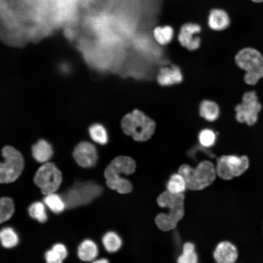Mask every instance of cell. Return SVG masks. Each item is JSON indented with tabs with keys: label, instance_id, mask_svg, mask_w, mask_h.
Listing matches in <instances>:
<instances>
[{
	"label": "cell",
	"instance_id": "1",
	"mask_svg": "<svg viewBox=\"0 0 263 263\" xmlns=\"http://www.w3.org/2000/svg\"><path fill=\"white\" fill-rule=\"evenodd\" d=\"M178 172L184 177L187 188L192 190H202L210 185L217 175L215 166L207 160L201 161L195 168L182 165Z\"/></svg>",
	"mask_w": 263,
	"mask_h": 263
},
{
	"label": "cell",
	"instance_id": "2",
	"mask_svg": "<svg viewBox=\"0 0 263 263\" xmlns=\"http://www.w3.org/2000/svg\"><path fill=\"white\" fill-rule=\"evenodd\" d=\"M124 132L137 141H144L153 134L155 124L153 120L138 110L126 114L121 122Z\"/></svg>",
	"mask_w": 263,
	"mask_h": 263
},
{
	"label": "cell",
	"instance_id": "3",
	"mask_svg": "<svg viewBox=\"0 0 263 263\" xmlns=\"http://www.w3.org/2000/svg\"><path fill=\"white\" fill-rule=\"evenodd\" d=\"M235 60L239 67L245 71L244 82L249 85H255L263 77V56L257 50L245 48L236 55Z\"/></svg>",
	"mask_w": 263,
	"mask_h": 263
},
{
	"label": "cell",
	"instance_id": "4",
	"mask_svg": "<svg viewBox=\"0 0 263 263\" xmlns=\"http://www.w3.org/2000/svg\"><path fill=\"white\" fill-rule=\"evenodd\" d=\"M103 188L93 181L77 182L62 194V199L67 208L89 204L100 195Z\"/></svg>",
	"mask_w": 263,
	"mask_h": 263
},
{
	"label": "cell",
	"instance_id": "5",
	"mask_svg": "<svg viewBox=\"0 0 263 263\" xmlns=\"http://www.w3.org/2000/svg\"><path fill=\"white\" fill-rule=\"evenodd\" d=\"M4 161L0 164V183L6 184L15 181L21 174L24 167L21 154L10 146L4 147L1 150Z\"/></svg>",
	"mask_w": 263,
	"mask_h": 263
},
{
	"label": "cell",
	"instance_id": "6",
	"mask_svg": "<svg viewBox=\"0 0 263 263\" xmlns=\"http://www.w3.org/2000/svg\"><path fill=\"white\" fill-rule=\"evenodd\" d=\"M249 166L247 156L228 155L217 159L215 168L217 175L224 180H229L242 175Z\"/></svg>",
	"mask_w": 263,
	"mask_h": 263
},
{
	"label": "cell",
	"instance_id": "7",
	"mask_svg": "<svg viewBox=\"0 0 263 263\" xmlns=\"http://www.w3.org/2000/svg\"><path fill=\"white\" fill-rule=\"evenodd\" d=\"M61 181V172L51 162H46L39 167L34 178V183L41 189L42 193L46 195L54 193Z\"/></svg>",
	"mask_w": 263,
	"mask_h": 263
},
{
	"label": "cell",
	"instance_id": "8",
	"mask_svg": "<svg viewBox=\"0 0 263 263\" xmlns=\"http://www.w3.org/2000/svg\"><path fill=\"white\" fill-rule=\"evenodd\" d=\"M261 108L256 92L253 91L246 92L243 96L242 102L235 107L236 119L239 122L253 125L257 121Z\"/></svg>",
	"mask_w": 263,
	"mask_h": 263
},
{
	"label": "cell",
	"instance_id": "9",
	"mask_svg": "<svg viewBox=\"0 0 263 263\" xmlns=\"http://www.w3.org/2000/svg\"><path fill=\"white\" fill-rule=\"evenodd\" d=\"M73 156L77 164L83 168H90L96 164L97 153L94 146L88 142L82 141L75 148Z\"/></svg>",
	"mask_w": 263,
	"mask_h": 263
},
{
	"label": "cell",
	"instance_id": "10",
	"mask_svg": "<svg viewBox=\"0 0 263 263\" xmlns=\"http://www.w3.org/2000/svg\"><path fill=\"white\" fill-rule=\"evenodd\" d=\"M201 31V26L196 23H188L180 28L178 38L180 44L189 50L198 49L200 45L201 39L195 35Z\"/></svg>",
	"mask_w": 263,
	"mask_h": 263
},
{
	"label": "cell",
	"instance_id": "11",
	"mask_svg": "<svg viewBox=\"0 0 263 263\" xmlns=\"http://www.w3.org/2000/svg\"><path fill=\"white\" fill-rule=\"evenodd\" d=\"M135 168L136 164L132 158L127 156H119L111 162L104 172L128 175L133 173Z\"/></svg>",
	"mask_w": 263,
	"mask_h": 263
},
{
	"label": "cell",
	"instance_id": "12",
	"mask_svg": "<svg viewBox=\"0 0 263 263\" xmlns=\"http://www.w3.org/2000/svg\"><path fill=\"white\" fill-rule=\"evenodd\" d=\"M213 256L218 263H233L238 259V250L231 243L223 241L216 245Z\"/></svg>",
	"mask_w": 263,
	"mask_h": 263
},
{
	"label": "cell",
	"instance_id": "13",
	"mask_svg": "<svg viewBox=\"0 0 263 263\" xmlns=\"http://www.w3.org/2000/svg\"><path fill=\"white\" fill-rule=\"evenodd\" d=\"M157 81L162 86H169L181 83L183 75L180 69L176 66L161 68L157 76Z\"/></svg>",
	"mask_w": 263,
	"mask_h": 263
},
{
	"label": "cell",
	"instance_id": "14",
	"mask_svg": "<svg viewBox=\"0 0 263 263\" xmlns=\"http://www.w3.org/2000/svg\"><path fill=\"white\" fill-rule=\"evenodd\" d=\"M169 209L168 213L159 214V221L163 227L169 230H172L176 227L178 222L184 216V205Z\"/></svg>",
	"mask_w": 263,
	"mask_h": 263
},
{
	"label": "cell",
	"instance_id": "15",
	"mask_svg": "<svg viewBox=\"0 0 263 263\" xmlns=\"http://www.w3.org/2000/svg\"><path fill=\"white\" fill-rule=\"evenodd\" d=\"M107 186L112 189L115 190L121 194L130 193L132 190V185L129 180L113 173L104 172Z\"/></svg>",
	"mask_w": 263,
	"mask_h": 263
},
{
	"label": "cell",
	"instance_id": "16",
	"mask_svg": "<svg viewBox=\"0 0 263 263\" xmlns=\"http://www.w3.org/2000/svg\"><path fill=\"white\" fill-rule=\"evenodd\" d=\"M230 19L227 13L222 9H212L208 16V24L213 30L221 31L229 25Z\"/></svg>",
	"mask_w": 263,
	"mask_h": 263
},
{
	"label": "cell",
	"instance_id": "17",
	"mask_svg": "<svg viewBox=\"0 0 263 263\" xmlns=\"http://www.w3.org/2000/svg\"><path fill=\"white\" fill-rule=\"evenodd\" d=\"M33 157L38 162L45 163L52 156L53 152L50 144L44 139H40L32 147Z\"/></svg>",
	"mask_w": 263,
	"mask_h": 263
},
{
	"label": "cell",
	"instance_id": "18",
	"mask_svg": "<svg viewBox=\"0 0 263 263\" xmlns=\"http://www.w3.org/2000/svg\"><path fill=\"white\" fill-rule=\"evenodd\" d=\"M184 199V193L175 194L166 190L159 195L157 202L161 207L170 208L183 206Z\"/></svg>",
	"mask_w": 263,
	"mask_h": 263
},
{
	"label": "cell",
	"instance_id": "19",
	"mask_svg": "<svg viewBox=\"0 0 263 263\" xmlns=\"http://www.w3.org/2000/svg\"><path fill=\"white\" fill-rule=\"evenodd\" d=\"M199 113L206 120L212 122L219 117L220 109L216 103L213 101L204 100L200 105Z\"/></svg>",
	"mask_w": 263,
	"mask_h": 263
},
{
	"label": "cell",
	"instance_id": "20",
	"mask_svg": "<svg viewBox=\"0 0 263 263\" xmlns=\"http://www.w3.org/2000/svg\"><path fill=\"white\" fill-rule=\"evenodd\" d=\"M97 254V246L91 240H87L83 241L78 247V256L82 261H92L95 258Z\"/></svg>",
	"mask_w": 263,
	"mask_h": 263
},
{
	"label": "cell",
	"instance_id": "21",
	"mask_svg": "<svg viewBox=\"0 0 263 263\" xmlns=\"http://www.w3.org/2000/svg\"><path fill=\"white\" fill-rule=\"evenodd\" d=\"M167 190L175 194L183 193L187 188L186 180L180 173H174L166 184Z\"/></svg>",
	"mask_w": 263,
	"mask_h": 263
},
{
	"label": "cell",
	"instance_id": "22",
	"mask_svg": "<svg viewBox=\"0 0 263 263\" xmlns=\"http://www.w3.org/2000/svg\"><path fill=\"white\" fill-rule=\"evenodd\" d=\"M102 243L106 250L111 253L118 251L122 244L120 237L116 233L112 231L108 232L104 235Z\"/></svg>",
	"mask_w": 263,
	"mask_h": 263
},
{
	"label": "cell",
	"instance_id": "23",
	"mask_svg": "<svg viewBox=\"0 0 263 263\" xmlns=\"http://www.w3.org/2000/svg\"><path fill=\"white\" fill-rule=\"evenodd\" d=\"M198 260V257L194 244L190 242L185 243L182 252L177 258V262L179 263H196Z\"/></svg>",
	"mask_w": 263,
	"mask_h": 263
},
{
	"label": "cell",
	"instance_id": "24",
	"mask_svg": "<svg viewBox=\"0 0 263 263\" xmlns=\"http://www.w3.org/2000/svg\"><path fill=\"white\" fill-rule=\"evenodd\" d=\"M172 28L169 25L158 26L153 30V36L156 41L160 45H165L169 43L173 37Z\"/></svg>",
	"mask_w": 263,
	"mask_h": 263
},
{
	"label": "cell",
	"instance_id": "25",
	"mask_svg": "<svg viewBox=\"0 0 263 263\" xmlns=\"http://www.w3.org/2000/svg\"><path fill=\"white\" fill-rule=\"evenodd\" d=\"M67 250L62 244H55L50 250L46 252L45 259L49 263H60L66 257Z\"/></svg>",
	"mask_w": 263,
	"mask_h": 263
},
{
	"label": "cell",
	"instance_id": "26",
	"mask_svg": "<svg viewBox=\"0 0 263 263\" xmlns=\"http://www.w3.org/2000/svg\"><path fill=\"white\" fill-rule=\"evenodd\" d=\"M90 135L93 141L101 145L108 141V135L105 127L100 124L95 123L89 127Z\"/></svg>",
	"mask_w": 263,
	"mask_h": 263
},
{
	"label": "cell",
	"instance_id": "27",
	"mask_svg": "<svg viewBox=\"0 0 263 263\" xmlns=\"http://www.w3.org/2000/svg\"><path fill=\"white\" fill-rule=\"evenodd\" d=\"M14 212V205L12 199L1 197L0 199V223L8 220Z\"/></svg>",
	"mask_w": 263,
	"mask_h": 263
},
{
	"label": "cell",
	"instance_id": "28",
	"mask_svg": "<svg viewBox=\"0 0 263 263\" xmlns=\"http://www.w3.org/2000/svg\"><path fill=\"white\" fill-rule=\"evenodd\" d=\"M0 238L2 245L6 248L14 247L19 242L17 235L10 227L4 228L0 231Z\"/></svg>",
	"mask_w": 263,
	"mask_h": 263
},
{
	"label": "cell",
	"instance_id": "29",
	"mask_svg": "<svg viewBox=\"0 0 263 263\" xmlns=\"http://www.w3.org/2000/svg\"><path fill=\"white\" fill-rule=\"evenodd\" d=\"M44 201L50 209L55 213L61 212L65 207L62 198L54 193L47 195Z\"/></svg>",
	"mask_w": 263,
	"mask_h": 263
},
{
	"label": "cell",
	"instance_id": "30",
	"mask_svg": "<svg viewBox=\"0 0 263 263\" xmlns=\"http://www.w3.org/2000/svg\"><path fill=\"white\" fill-rule=\"evenodd\" d=\"M29 213L32 218L37 219L40 223H44L47 220V216L44 207L40 202H37L32 204L29 208Z\"/></svg>",
	"mask_w": 263,
	"mask_h": 263
},
{
	"label": "cell",
	"instance_id": "31",
	"mask_svg": "<svg viewBox=\"0 0 263 263\" xmlns=\"http://www.w3.org/2000/svg\"><path fill=\"white\" fill-rule=\"evenodd\" d=\"M198 139L201 146L208 148L214 145L216 136L212 130L205 129L200 132Z\"/></svg>",
	"mask_w": 263,
	"mask_h": 263
},
{
	"label": "cell",
	"instance_id": "32",
	"mask_svg": "<svg viewBox=\"0 0 263 263\" xmlns=\"http://www.w3.org/2000/svg\"><path fill=\"white\" fill-rule=\"evenodd\" d=\"M94 263H108V261L105 259H101L98 260H96L94 261Z\"/></svg>",
	"mask_w": 263,
	"mask_h": 263
},
{
	"label": "cell",
	"instance_id": "33",
	"mask_svg": "<svg viewBox=\"0 0 263 263\" xmlns=\"http://www.w3.org/2000/svg\"><path fill=\"white\" fill-rule=\"evenodd\" d=\"M251 0L253 1V2H257V3L263 2V0Z\"/></svg>",
	"mask_w": 263,
	"mask_h": 263
}]
</instances>
